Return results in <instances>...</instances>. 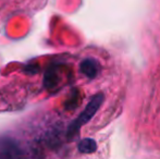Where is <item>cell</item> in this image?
I'll list each match as a JSON object with an SVG mask.
<instances>
[{
	"label": "cell",
	"mask_w": 160,
	"mask_h": 159,
	"mask_svg": "<svg viewBox=\"0 0 160 159\" xmlns=\"http://www.w3.org/2000/svg\"><path fill=\"white\" fill-rule=\"evenodd\" d=\"M102 102H103V95L101 93L96 94L95 96L92 97V99L89 100V102L87 104V106L85 107L84 110L81 112V115L70 124L69 130H68V136H69V137H73V136L80 131L81 127L84 124H86V123L95 116V113L98 111V109L100 108Z\"/></svg>",
	"instance_id": "cell-1"
},
{
	"label": "cell",
	"mask_w": 160,
	"mask_h": 159,
	"mask_svg": "<svg viewBox=\"0 0 160 159\" xmlns=\"http://www.w3.org/2000/svg\"><path fill=\"white\" fill-rule=\"evenodd\" d=\"M96 148H97L96 142L94 140H92V138H84L78 144V151L81 153H85V154L93 153V152L96 151Z\"/></svg>",
	"instance_id": "cell-4"
},
{
	"label": "cell",
	"mask_w": 160,
	"mask_h": 159,
	"mask_svg": "<svg viewBox=\"0 0 160 159\" xmlns=\"http://www.w3.org/2000/svg\"><path fill=\"white\" fill-rule=\"evenodd\" d=\"M22 149L17 141L8 136H0V159H22Z\"/></svg>",
	"instance_id": "cell-2"
},
{
	"label": "cell",
	"mask_w": 160,
	"mask_h": 159,
	"mask_svg": "<svg viewBox=\"0 0 160 159\" xmlns=\"http://www.w3.org/2000/svg\"><path fill=\"white\" fill-rule=\"evenodd\" d=\"M80 71L88 79H95L99 72V63L95 59H84L80 64Z\"/></svg>",
	"instance_id": "cell-3"
}]
</instances>
